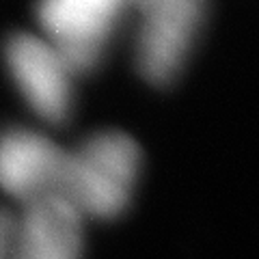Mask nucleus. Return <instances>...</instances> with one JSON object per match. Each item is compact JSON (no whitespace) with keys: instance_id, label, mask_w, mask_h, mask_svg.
Masks as SVG:
<instances>
[{"instance_id":"6","label":"nucleus","mask_w":259,"mask_h":259,"mask_svg":"<svg viewBox=\"0 0 259 259\" xmlns=\"http://www.w3.org/2000/svg\"><path fill=\"white\" fill-rule=\"evenodd\" d=\"M65 153L52 139L28 127L0 132V190L32 203L59 192Z\"/></svg>"},{"instance_id":"4","label":"nucleus","mask_w":259,"mask_h":259,"mask_svg":"<svg viewBox=\"0 0 259 259\" xmlns=\"http://www.w3.org/2000/svg\"><path fill=\"white\" fill-rule=\"evenodd\" d=\"M5 65L37 117L61 123L74 106V71L41 35L15 32L5 44Z\"/></svg>"},{"instance_id":"5","label":"nucleus","mask_w":259,"mask_h":259,"mask_svg":"<svg viewBox=\"0 0 259 259\" xmlns=\"http://www.w3.org/2000/svg\"><path fill=\"white\" fill-rule=\"evenodd\" d=\"M84 216L59 192L26 203L11 223L7 259H82Z\"/></svg>"},{"instance_id":"1","label":"nucleus","mask_w":259,"mask_h":259,"mask_svg":"<svg viewBox=\"0 0 259 259\" xmlns=\"http://www.w3.org/2000/svg\"><path fill=\"white\" fill-rule=\"evenodd\" d=\"M141 149L123 132H97L65 156L59 194L82 216L115 218L130 205Z\"/></svg>"},{"instance_id":"8","label":"nucleus","mask_w":259,"mask_h":259,"mask_svg":"<svg viewBox=\"0 0 259 259\" xmlns=\"http://www.w3.org/2000/svg\"><path fill=\"white\" fill-rule=\"evenodd\" d=\"M145 0H127V5H134V7H141Z\"/></svg>"},{"instance_id":"3","label":"nucleus","mask_w":259,"mask_h":259,"mask_svg":"<svg viewBox=\"0 0 259 259\" xmlns=\"http://www.w3.org/2000/svg\"><path fill=\"white\" fill-rule=\"evenodd\" d=\"M136 32V65L151 84H166L184 69L207 15V0H145Z\"/></svg>"},{"instance_id":"7","label":"nucleus","mask_w":259,"mask_h":259,"mask_svg":"<svg viewBox=\"0 0 259 259\" xmlns=\"http://www.w3.org/2000/svg\"><path fill=\"white\" fill-rule=\"evenodd\" d=\"M11 218L5 212H0V259H7L9 250V236H11Z\"/></svg>"},{"instance_id":"2","label":"nucleus","mask_w":259,"mask_h":259,"mask_svg":"<svg viewBox=\"0 0 259 259\" xmlns=\"http://www.w3.org/2000/svg\"><path fill=\"white\" fill-rule=\"evenodd\" d=\"M127 7V0H39L37 22L41 37L80 76L102 63Z\"/></svg>"}]
</instances>
